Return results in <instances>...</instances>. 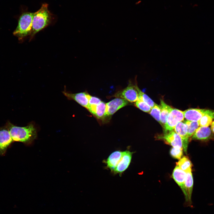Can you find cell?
I'll use <instances>...</instances> for the list:
<instances>
[{
    "instance_id": "obj_26",
    "label": "cell",
    "mask_w": 214,
    "mask_h": 214,
    "mask_svg": "<svg viewBox=\"0 0 214 214\" xmlns=\"http://www.w3.org/2000/svg\"><path fill=\"white\" fill-rule=\"evenodd\" d=\"M183 148L173 147L170 151V155L173 158L180 159L183 155Z\"/></svg>"
},
{
    "instance_id": "obj_10",
    "label": "cell",
    "mask_w": 214,
    "mask_h": 214,
    "mask_svg": "<svg viewBox=\"0 0 214 214\" xmlns=\"http://www.w3.org/2000/svg\"><path fill=\"white\" fill-rule=\"evenodd\" d=\"M191 139L202 141L214 140V134L209 127L200 126L193 135Z\"/></svg>"
},
{
    "instance_id": "obj_6",
    "label": "cell",
    "mask_w": 214,
    "mask_h": 214,
    "mask_svg": "<svg viewBox=\"0 0 214 214\" xmlns=\"http://www.w3.org/2000/svg\"><path fill=\"white\" fill-rule=\"evenodd\" d=\"M114 96L125 99L130 102H136L139 99L136 85L130 83L125 88L116 93Z\"/></svg>"
},
{
    "instance_id": "obj_3",
    "label": "cell",
    "mask_w": 214,
    "mask_h": 214,
    "mask_svg": "<svg viewBox=\"0 0 214 214\" xmlns=\"http://www.w3.org/2000/svg\"><path fill=\"white\" fill-rule=\"evenodd\" d=\"M34 14V12H26L20 16L17 27L13 33L19 40H23L28 36H30Z\"/></svg>"
},
{
    "instance_id": "obj_11",
    "label": "cell",
    "mask_w": 214,
    "mask_h": 214,
    "mask_svg": "<svg viewBox=\"0 0 214 214\" xmlns=\"http://www.w3.org/2000/svg\"><path fill=\"white\" fill-rule=\"evenodd\" d=\"M133 154V152L128 150L122 151L121 159L113 173L121 175L128 167L131 161Z\"/></svg>"
},
{
    "instance_id": "obj_24",
    "label": "cell",
    "mask_w": 214,
    "mask_h": 214,
    "mask_svg": "<svg viewBox=\"0 0 214 214\" xmlns=\"http://www.w3.org/2000/svg\"><path fill=\"white\" fill-rule=\"evenodd\" d=\"M135 104L137 108L146 112H149L152 108L148 104L139 99L135 102Z\"/></svg>"
},
{
    "instance_id": "obj_14",
    "label": "cell",
    "mask_w": 214,
    "mask_h": 214,
    "mask_svg": "<svg viewBox=\"0 0 214 214\" xmlns=\"http://www.w3.org/2000/svg\"><path fill=\"white\" fill-rule=\"evenodd\" d=\"M161 138L173 147L183 148L182 139L175 131L167 132Z\"/></svg>"
},
{
    "instance_id": "obj_23",
    "label": "cell",
    "mask_w": 214,
    "mask_h": 214,
    "mask_svg": "<svg viewBox=\"0 0 214 214\" xmlns=\"http://www.w3.org/2000/svg\"><path fill=\"white\" fill-rule=\"evenodd\" d=\"M149 113L160 124V106L155 104L151 108Z\"/></svg>"
},
{
    "instance_id": "obj_16",
    "label": "cell",
    "mask_w": 214,
    "mask_h": 214,
    "mask_svg": "<svg viewBox=\"0 0 214 214\" xmlns=\"http://www.w3.org/2000/svg\"><path fill=\"white\" fill-rule=\"evenodd\" d=\"M186 176V172L176 165L173 172L172 177L178 185L180 187L183 192L185 190V183Z\"/></svg>"
},
{
    "instance_id": "obj_18",
    "label": "cell",
    "mask_w": 214,
    "mask_h": 214,
    "mask_svg": "<svg viewBox=\"0 0 214 214\" xmlns=\"http://www.w3.org/2000/svg\"><path fill=\"white\" fill-rule=\"evenodd\" d=\"M93 114L98 119L104 120L108 117L106 114V103L101 101L96 106Z\"/></svg>"
},
{
    "instance_id": "obj_15",
    "label": "cell",
    "mask_w": 214,
    "mask_h": 214,
    "mask_svg": "<svg viewBox=\"0 0 214 214\" xmlns=\"http://www.w3.org/2000/svg\"><path fill=\"white\" fill-rule=\"evenodd\" d=\"M122 151L119 150L115 151L112 153L104 162L106 165V167L113 172L122 157Z\"/></svg>"
},
{
    "instance_id": "obj_5",
    "label": "cell",
    "mask_w": 214,
    "mask_h": 214,
    "mask_svg": "<svg viewBox=\"0 0 214 214\" xmlns=\"http://www.w3.org/2000/svg\"><path fill=\"white\" fill-rule=\"evenodd\" d=\"M184 118L186 120L199 121L203 116L209 115L214 119V110L206 109L190 108L183 111Z\"/></svg>"
},
{
    "instance_id": "obj_20",
    "label": "cell",
    "mask_w": 214,
    "mask_h": 214,
    "mask_svg": "<svg viewBox=\"0 0 214 214\" xmlns=\"http://www.w3.org/2000/svg\"><path fill=\"white\" fill-rule=\"evenodd\" d=\"M187 128L188 135L190 138L192 136L196 130L199 127L198 121L185 120L184 121Z\"/></svg>"
},
{
    "instance_id": "obj_12",
    "label": "cell",
    "mask_w": 214,
    "mask_h": 214,
    "mask_svg": "<svg viewBox=\"0 0 214 214\" xmlns=\"http://www.w3.org/2000/svg\"><path fill=\"white\" fill-rule=\"evenodd\" d=\"M128 103V101L127 100L119 98H115L106 103V114L108 117H111Z\"/></svg>"
},
{
    "instance_id": "obj_21",
    "label": "cell",
    "mask_w": 214,
    "mask_h": 214,
    "mask_svg": "<svg viewBox=\"0 0 214 214\" xmlns=\"http://www.w3.org/2000/svg\"><path fill=\"white\" fill-rule=\"evenodd\" d=\"M89 105L87 109L92 114H93L95 108L101 101L99 98L88 95Z\"/></svg>"
},
{
    "instance_id": "obj_13",
    "label": "cell",
    "mask_w": 214,
    "mask_h": 214,
    "mask_svg": "<svg viewBox=\"0 0 214 214\" xmlns=\"http://www.w3.org/2000/svg\"><path fill=\"white\" fill-rule=\"evenodd\" d=\"M174 129L175 132L181 138L182 141L183 150L186 153L189 138L188 135L186 124L182 121L179 122L177 124Z\"/></svg>"
},
{
    "instance_id": "obj_27",
    "label": "cell",
    "mask_w": 214,
    "mask_h": 214,
    "mask_svg": "<svg viewBox=\"0 0 214 214\" xmlns=\"http://www.w3.org/2000/svg\"><path fill=\"white\" fill-rule=\"evenodd\" d=\"M210 125V129L213 133L214 134V121L212 122Z\"/></svg>"
},
{
    "instance_id": "obj_8",
    "label": "cell",
    "mask_w": 214,
    "mask_h": 214,
    "mask_svg": "<svg viewBox=\"0 0 214 214\" xmlns=\"http://www.w3.org/2000/svg\"><path fill=\"white\" fill-rule=\"evenodd\" d=\"M63 95L69 100H73L87 109L89 105L88 94L86 92L73 93L67 91L65 88L62 92Z\"/></svg>"
},
{
    "instance_id": "obj_17",
    "label": "cell",
    "mask_w": 214,
    "mask_h": 214,
    "mask_svg": "<svg viewBox=\"0 0 214 214\" xmlns=\"http://www.w3.org/2000/svg\"><path fill=\"white\" fill-rule=\"evenodd\" d=\"M160 124H162L164 126L168 116L172 108L166 104L162 100H160Z\"/></svg>"
},
{
    "instance_id": "obj_1",
    "label": "cell",
    "mask_w": 214,
    "mask_h": 214,
    "mask_svg": "<svg viewBox=\"0 0 214 214\" xmlns=\"http://www.w3.org/2000/svg\"><path fill=\"white\" fill-rule=\"evenodd\" d=\"M5 125L14 142H20L29 146L33 144L37 138V128L33 122H31L24 127L18 126L9 121Z\"/></svg>"
},
{
    "instance_id": "obj_22",
    "label": "cell",
    "mask_w": 214,
    "mask_h": 214,
    "mask_svg": "<svg viewBox=\"0 0 214 214\" xmlns=\"http://www.w3.org/2000/svg\"><path fill=\"white\" fill-rule=\"evenodd\" d=\"M136 87L139 94V99L146 103L152 108L156 103L147 95L141 91L137 85H136Z\"/></svg>"
},
{
    "instance_id": "obj_4",
    "label": "cell",
    "mask_w": 214,
    "mask_h": 214,
    "mask_svg": "<svg viewBox=\"0 0 214 214\" xmlns=\"http://www.w3.org/2000/svg\"><path fill=\"white\" fill-rule=\"evenodd\" d=\"M183 111L176 108H172L169 114L164 126L166 132L173 130L177 124L183 121Z\"/></svg>"
},
{
    "instance_id": "obj_25",
    "label": "cell",
    "mask_w": 214,
    "mask_h": 214,
    "mask_svg": "<svg viewBox=\"0 0 214 214\" xmlns=\"http://www.w3.org/2000/svg\"><path fill=\"white\" fill-rule=\"evenodd\" d=\"M214 119L213 118L210 116H204L198 121L199 125L200 126L209 127L211 125Z\"/></svg>"
},
{
    "instance_id": "obj_9",
    "label": "cell",
    "mask_w": 214,
    "mask_h": 214,
    "mask_svg": "<svg viewBox=\"0 0 214 214\" xmlns=\"http://www.w3.org/2000/svg\"><path fill=\"white\" fill-rule=\"evenodd\" d=\"M186 173L185 188L183 192L185 198V205L187 206L192 207L191 198L193 186V179L191 170Z\"/></svg>"
},
{
    "instance_id": "obj_19",
    "label": "cell",
    "mask_w": 214,
    "mask_h": 214,
    "mask_svg": "<svg viewBox=\"0 0 214 214\" xmlns=\"http://www.w3.org/2000/svg\"><path fill=\"white\" fill-rule=\"evenodd\" d=\"M182 170L187 172L191 170L192 166V163L188 157L184 156L180 159L179 161L176 163Z\"/></svg>"
},
{
    "instance_id": "obj_2",
    "label": "cell",
    "mask_w": 214,
    "mask_h": 214,
    "mask_svg": "<svg viewBox=\"0 0 214 214\" xmlns=\"http://www.w3.org/2000/svg\"><path fill=\"white\" fill-rule=\"evenodd\" d=\"M54 19L52 14L48 9V4L46 3L43 4L40 8L34 12L29 40H31L37 33L51 24Z\"/></svg>"
},
{
    "instance_id": "obj_7",
    "label": "cell",
    "mask_w": 214,
    "mask_h": 214,
    "mask_svg": "<svg viewBox=\"0 0 214 214\" xmlns=\"http://www.w3.org/2000/svg\"><path fill=\"white\" fill-rule=\"evenodd\" d=\"M13 142L6 125L0 127V155H4L8 148Z\"/></svg>"
}]
</instances>
